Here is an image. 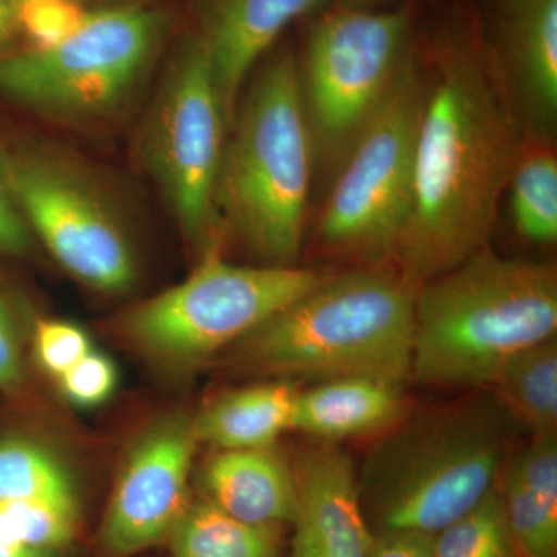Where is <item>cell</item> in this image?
Returning a JSON list of instances; mask_svg holds the SVG:
<instances>
[{
	"label": "cell",
	"mask_w": 557,
	"mask_h": 557,
	"mask_svg": "<svg viewBox=\"0 0 557 557\" xmlns=\"http://www.w3.org/2000/svg\"><path fill=\"white\" fill-rule=\"evenodd\" d=\"M520 120L493 50L453 32L424 76L412 203L394 269L418 288L486 248L520 150Z\"/></svg>",
	"instance_id": "6da1fadb"
},
{
	"label": "cell",
	"mask_w": 557,
	"mask_h": 557,
	"mask_svg": "<svg viewBox=\"0 0 557 557\" xmlns=\"http://www.w3.org/2000/svg\"><path fill=\"white\" fill-rule=\"evenodd\" d=\"M16 30V3L14 0H0V46H3Z\"/></svg>",
	"instance_id": "1f68e13d"
},
{
	"label": "cell",
	"mask_w": 557,
	"mask_h": 557,
	"mask_svg": "<svg viewBox=\"0 0 557 557\" xmlns=\"http://www.w3.org/2000/svg\"><path fill=\"white\" fill-rule=\"evenodd\" d=\"M313 160L299 64L282 51L237 104L215 186L223 225L267 265L293 267L299 256Z\"/></svg>",
	"instance_id": "5b68a950"
},
{
	"label": "cell",
	"mask_w": 557,
	"mask_h": 557,
	"mask_svg": "<svg viewBox=\"0 0 557 557\" xmlns=\"http://www.w3.org/2000/svg\"><path fill=\"white\" fill-rule=\"evenodd\" d=\"M33 343L39 364L57 379L91 351L89 336L83 329L57 319L39 321Z\"/></svg>",
	"instance_id": "4316f807"
},
{
	"label": "cell",
	"mask_w": 557,
	"mask_h": 557,
	"mask_svg": "<svg viewBox=\"0 0 557 557\" xmlns=\"http://www.w3.org/2000/svg\"><path fill=\"white\" fill-rule=\"evenodd\" d=\"M424 75L410 54L394 91L341 164L318 225L322 251L381 267L394 260L412 203Z\"/></svg>",
	"instance_id": "52a82bcc"
},
{
	"label": "cell",
	"mask_w": 557,
	"mask_h": 557,
	"mask_svg": "<svg viewBox=\"0 0 557 557\" xmlns=\"http://www.w3.org/2000/svg\"><path fill=\"white\" fill-rule=\"evenodd\" d=\"M557 332V271L480 249L416 293L410 379L491 387L502 366Z\"/></svg>",
	"instance_id": "277c9868"
},
{
	"label": "cell",
	"mask_w": 557,
	"mask_h": 557,
	"mask_svg": "<svg viewBox=\"0 0 557 557\" xmlns=\"http://www.w3.org/2000/svg\"><path fill=\"white\" fill-rule=\"evenodd\" d=\"M0 180L28 230L73 277L112 295L134 285L137 259L123 220L75 164L49 150L0 146Z\"/></svg>",
	"instance_id": "8fae6325"
},
{
	"label": "cell",
	"mask_w": 557,
	"mask_h": 557,
	"mask_svg": "<svg viewBox=\"0 0 557 557\" xmlns=\"http://www.w3.org/2000/svg\"><path fill=\"white\" fill-rule=\"evenodd\" d=\"M170 539L174 557H278L282 527L244 522L203 500L186 508Z\"/></svg>",
	"instance_id": "44dd1931"
},
{
	"label": "cell",
	"mask_w": 557,
	"mask_h": 557,
	"mask_svg": "<svg viewBox=\"0 0 557 557\" xmlns=\"http://www.w3.org/2000/svg\"><path fill=\"white\" fill-rule=\"evenodd\" d=\"M410 11L341 5L311 25L299 64L314 160L341 166L410 57Z\"/></svg>",
	"instance_id": "8992f818"
},
{
	"label": "cell",
	"mask_w": 557,
	"mask_h": 557,
	"mask_svg": "<svg viewBox=\"0 0 557 557\" xmlns=\"http://www.w3.org/2000/svg\"><path fill=\"white\" fill-rule=\"evenodd\" d=\"M335 0H196L199 38L225 112L228 131L240 91L260 58L292 22L314 16Z\"/></svg>",
	"instance_id": "5bb4252c"
},
{
	"label": "cell",
	"mask_w": 557,
	"mask_h": 557,
	"mask_svg": "<svg viewBox=\"0 0 557 557\" xmlns=\"http://www.w3.org/2000/svg\"><path fill=\"white\" fill-rule=\"evenodd\" d=\"M163 25L159 11L145 7L90 11L57 47L0 58V94L60 119L106 115L138 86Z\"/></svg>",
	"instance_id": "9c48e42d"
},
{
	"label": "cell",
	"mask_w": 557,
	"mask_h": 557,
	"mask_svg": "<svg viewBox=\"0 0 557 557\" xmlns=\"http://www.w3.org/2000/svg\"><path fill=\"white\" fill-rule=\"evenodd\" d=\"M368 2H372V0H344L343 5L361 7Z\"/></svg>",
	"instance_id": "836d02e7"
},
{
	"label": "cell",
	"mask_w": 557,
	"mask_h": 557,
	"mask_svg": "<svg viewBox=\"0 0 557 557\" xmlns=\"http://www.w3.org/2000/svg\"><path fill=\"white\" fill-rule=\"evenodd\" d=\"M434 557H520L497 487L478 508L435 534Z\"/></svg>",
	"instance_id": "cb8c5ba5"
},
{
	"label": "cell",
	"mask_w": 557,
	"mask_h": 557,
	"mask_svg": "<svg viewBox=\"0 0 557 557\" xmlns=\"http://www.w3.org/2000/svg\"><path fill=\"white\" fill-rule=\"evenodd\" d=\"M405 408L403 386L391 381L369 376L322 381L296 394L292 429L333 443L387 431L403 420Z\"/></svg>",
	"instance_id": "ac0fdd59"
},
{
	"label": "cell",
	"mask_w": 557,
	"mask_h": 557,
	"mask_svg": "<svg viewBox=\"0 0 557 557\" xmlns=\"http://www.w3.org/2000/svg\"><path fill=\"white\" fill-rule=\"evenodd\" d=\"M498 496L520 557H557V434L531 435L509 456Z\"/></svg>",
	"instance_id": "e0dca14e"
},
{
	"label": "cell",
	"mask_w": 557,
	"mask_h": 557,
	"mask_svg": "<svg viewBox=\"0 0 557 557\" xmlns=\"http://www.w3.org/2000/svg\"><path fill=\"white\" fill-rule=\"evenodd\" d=\"M24 381L20 336L13 314L0 289V391L13 392Z\"/></svg>",
	"instance_id": "f1b7e54d"
},
{
	"label": "cell",
	"mask_w": 557,
	"mask_h": 557,
	"mask_svg": "<svg viewBox=\"0 0 557 557\" xmlns=\"http://www.w3.org/2000/svg\"><path fill=\"white\" fill-rule=\"evenodd\" d=\"M228 123L197 36L180 47L146 121L143 157L194 247H220L215 186Z\"/></svg>",
	"instance_id": "30bf717a"
},
{
	"label": "cell",
	"mask_w": 557,
	"mask_h": 557,
	"mask_svg": "<svg viewBox=\"0 0 557 557\" xmlns=\"http://www.w3.org/2000/svg\"><path fill=\"white\" fill-rule=\"evenodd\" d=\"M368 557H434V536L417 531L373 533Z\"/></svg>",
	"instance_id": "f546056e"
},
{
	"label": "cell",
	"mask_w": 557,
	"mask_h": 557,
	"mask_svg": "<svg viewBox=\"0 0 557 557\" xmlns=\"http://www.w3.org/2000/svg\"><path fill=\"white\" fill-rule=\"evenodd\" d=\"M493 54L519 120L548 131L557 115V0H500Z\"/></svg>",
	"instance_id": "9a60e30c"
},
{
	"label": "cell",
	"mask_w": 557,
	"mask_h": 557,
	"mask_svg": "<svg viewBox=\"0 0 557 557\" xmlns=\"http://www.w3.org/2000/svg\"><path fill=\"white\" fill-rule=\"evenodd\" d=\"M519 429L493 392L398 421L358 474L373 533L435 536L465 518L496 490Z\"/></svg>",
	"instance_id": "7a4b0ae2"
},
{
	"label": "cell",
	"mask_w": 557,
	"mask_h": 557,
	"mask_svg": "<svg viewBox=\"0 0 557 557\" xmlns=\"http://www.w3.org/2000/svg\"><path fill=\"white\" fill-rule=\"evenodd\" d=\"M296 394L287 381L231 392L193 421L194 434L220 450L276 446L277 438L292 429Z\"/></svg>",
	"instance_id": "d6986e66"
},
{
	"label": "cell",
	"mask_w": 557,
	"mask_h": 557,
	"mask_svg": "<svg viewBox=\"0 0 557 557\" xmlns=\"http://www.w3.org/2000/svg\"><path fill=\"white\" fill-rule=\"evenodd\" d=\"M416 293L384 265L329 274L234 344V359L255 375L319 383L369 376L405 386Z\"/></svg>",
	"instance_id": "3957f363"
},
{
	"label": "cell",
	"mask_w": 557,
	"mask_h": 557,
	"mask_svg": "<svg viewBox=\"0 0 557 557\" xmlns=\"http://www.w3.org/2000/svg\"><path fill=\"white\" fill-rule=\"evenodd\" d=\"M46 500L78 508L64 463L39 443L0 440V502Z\"/></svg>",
	"instance_id": "603a6c76"
},
{
	"label": "cell",
	"mask_w": 557,
	"mask_h": 557,
	"mask_svg": "<svg viewBox=\"0 0 557 557\" xmlns=\"http://www.w3.org/2000/svg\"><path fill=\"white\" fill-rule=\"evenodd\" d=\"M329 274L296 267H244L208 249L182 284L146 300L124 321L129 338L172 364L203 361L239 343Z\"/></svg>",
	"instance_id": "ba28073f"
},
{
	"label": "cell",
	"mask_w": 557,
	"mask_h": 557,
	"mask_svg": "<svg viewBox=\"0 0 557 557\" xmlns=\"http://www.w3.org/2000/svg\"><path fill=\"white\" fill-rule=\"evenodd\" d=\"M512 223L520 236L539 245L557 240V157L552 148L520 150L508 182Z\"/></svg>",
	"instance_id": "7402d4cb"
},
{
	"label": "cell",
	"mask_w": 557,
	"mask_h": 557,
	"mask_svg": "<svg viewBox=\"0 0 557 557\" xmlns=\"http://www.w3.org/2000/svg\"><path fill=\"white\" fill-rule=\"evenodd\" d=\"M298 508L289 557H368L373 531L346 453L319 442L298 458Z\"/></svg>",
	"instance_id": "4fadbf2b"
},
{
	"label": "cell",
	"mask_w": 557,
	"mask_h": 557,
	"mask_svg": "<svg viewBox=\"0 0 557 557\" xmlns=\"http://www.w3.org/2000/svg\"><path fill=\"white\" fill-rule=\"evenodd\" d=\"M491 388L520 429L531 435L557 434L556 336L509 358Z\"/></svg>",
	"instance_id": "ffe728a7"
},
{
	"label": "cell",
	"mask_w": 557,
	"mask_h": 557,
	"mask_svg": "<svg viewBox=\"0 0 557 557\" xmlns=\"http://www.w3.org/2000/svg\"><path fill=\"white\" fill-rule=\"evenodd\" d=\"M62 394L81 408H94L112 395L116 369L108 357L90 351L60 376Z\"/></svg>",
	"instance_id": "83f0119b"
},
{
	"label": "cell",
	"mask_w": 557,
	"mask_h": 557,
	"mask_svg": "<svg viewBox=\"0 0 557 557\" xmlns=\"http://www.w3.org/2000/svg\"><path fill=\"white\" fill-rule=\"evenodd\" d=\"M17 2H20V0H14V3H17Z\"/></svg>",
	"instance_id": "e575fe53"
},
{
	"label": "cell",
	"mask_w": 557,
	"mask_h": 557,
	"mask_svg": "<svg viewBox=\"0 0 557 557\" xmlns=\"http://www.w3.org/2000/svg\"><path fill=\"white\" fill-rule=\"evenodd\" d=\"M76 511L46 500L0 502V545L49 552L72 541Z\"/></svg>",
	"instance_id": "d4e9b609"
},
{
	"label": "cell",
	"mask_w": 557,
	"mask_h": 557,
	"mask_svg": "<svg viewBox=\"0 0 557 557\" xmlns=\"http://www.w3.org/2000/svg\"><path fill=\"white\" fill-rule=\"evenodd\" d=\"M199 443L193 423L153 429L132 450L101 530L110 556L127 557L160 544L185 515L188 480Z\"/></svg>",
	"instance_id": "7c38bea8"
},
{
	"label": "cell",
	"mask_w": 557,
	"mask_h": 557,
	"mask_svg": "<svg viewBox=\"0 0 557 557\" xmlns=\"http://www.w3.org/2000/svg\"><path fill=\"white\" fill-rule=\"evenodd\" d=\"M89 13L81 0H20L17 30L30 39L32 49L47 50L78 30Z\"/></svg>",
	"instance_id": "484cf974"
},
{
	"label": "cell",
	"mask_w": 557,
	"mask_h": 557,
	"mask_svg": "<svg viewBox=\"0 0 557 557\" xmlns=\"http://www.w3.org/2000/svg\"><path fill=\"white\" fill-rule=\"evenodd\" d=\"M49 552L32 549L24 547H10V545H0V557H47Z\"/></svg>",
	"instance_id": "d6a6232c"
},
{
	"label": "cell",
	"mask_w": 557,
	"mask_h": 557,
	"mask_svg": "<svg viewBox=\"0 0 557 557\" xmlns=\"http://www.w3.org/2000/svg\"><path fill=\"white\" fill-rule=\"evenodd\" d=\"M207 500L255 525L284 527L298 508V482L281 450H220L203 471Z\"/></svg>",
	"instance_id": "2e32d148"
},
{
	"label": "cell",
	"mask_w": 557,
	"mask_h": 557,
	"mask_svg": "<svg viewBox=\"0 0 557 557\" xmlns=\"http://www.w3.org/2000/svg\"><path fill=\"white\" fill-rule=\"evenodd\" d=\"M32 231L0 180V255L24 256L32 249Z\"/></svg>",
	"instance_id": "4dcf8cb0"
}]
</instances>
